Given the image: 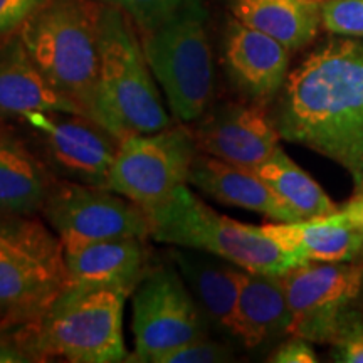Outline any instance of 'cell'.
Masks as SVG:
<instances>
[{
    "label": "cell",
    "instance_id": "cell-1",
    "mask_svg": "<svg viewBox=\"0 0 363 363\" xmlns=\"http://www.w3.org/2000/svg\"><path fill=\"white\" fill-rule=\"evenodd\" d=\"M272 120L281 138L337 162L363 192V39L335 35L308 54Z\"/></svg>",
    "mask_w": 363,
    "mask_h": 363
},
{
    "label": "cell",
    "instance_id": "cell-2",
    "mask_svg": "<svg viewBox=\"0 0 363 363\" xmlns=\"http://www.w3.org/2000/svg\"><path fill=\"white\" fill-rule=\"evenodd\" d=\"M96 29L99 72L93 120L120 142L174 125L128 17L120 9L99 4Z\"/></svg>",
    "mask_w": 363,
    "mask_h": 363
},
{
    "label": "cell",
    "instance_id": "cell-3",
    "mask_svg": "<svg viewBox=\"0 0 363 363\" xmlns=\"http://www.w3.org/2000/svg\"><path fill=\"white\" fill-rule=\"evenodd\" d=\"M128 298L116 289L67 284L44 315L21 331L38 362L51 357L72 363L130 362L123 335Z\"/></svg>",
    "mask_w": 363,
    "mask_h": 363
},
{
    "label": "cell",
    "instance_id": "cell-4",
    "mask_svg": "<svg viewBox=\"0 0 363 363\" xmlns=\"http://www.w3.org/2000/svg\"><path fill=\"white\" fill-rule=\"evenodd\" d=\"M150 238L174 247L214 254L252 272L283 274L306 259L284 249L264 227H254L216 212L187 184L147 212Z\"/></svg>",
    "mask_w": 363,
    "mask_h": 363
},
{
    "label": "cell",
    "instance_id": "cell-5",
    "mask_svg": "<svg viewBox=\"0 0 363 363\" xmlns=\"http://www.w3.org/2000/svg\"><path fill=\"white\" fill-rule=\"evenodd\" d=\"M96 11L86 0H48L19 29L45 79L91 120L99 72Z\"/></svg>",
    "mask_w": 363,
    "mask_h": 363
},
{
    "label": "cell",
    "instance_id": "cell-6",
    "mask_svg": "<svg viewBox=\"0 0 363 363\" xmlns=\"http://www.w3.org/2000/svg\"><path fill=\"white\" fill-rule=\"evenodd\" d=\"M67 286L65 247L30 216L0 214V325H30Z\"/></svg>",
    "mask_w": 363,
    "mask_h": 363
},
{
    "label": "cell",
    "instance_id": "cell-7",
    "mask_svg": "<svg viewBox=\"0 0 363 363\" xmlns=\"http://www.w3.org/2000/svg\"><path fill=\"white\" fill-rule=\"evenodd\" d=\"M142 48L172 116L180 123L202 118L214 93V59L202 0L143 33Z\"/></svg>",
    "mask_w": 363,
    "mask_h": 363
},
{
    "label": "cell",
    "instance_id": "cell-8",
    "mask_svg": "<svg viewBox=\"0 0 363 363\" xmlns=\"http://www.w3.org/2000/svg\"><path fill=\"white\" fill-rule=\"evenodd\" d=\"M291 323L288 333L311 343L337 345L363 323V257L357 261L308 259L283 272Z\"/></svg>",
    "mask_w": 363,
    "mask_h": 363
},
{
    "label": "cell",
    "instance_id": "cell-9",
    "mask_svg": "<svg viewBox=\"0 0 363 363\" xmlns=\"http://www.w3.org/2000/svg\"><path fill=\"white\" fill-rule=\"evenodd\" d=\"M130 298L135 347L130 362L157 363L163 353L208 337L211 323L172 261L152 264Z\"/></svg>",
    "mask_w": 363,
    "mask_h": 363
},
{
    "label": "cell",
    "instance_id": "cell-10",
    "mask_svg": "<svg viewBox=\"0 0 363 363\" xmlns=\"http://www.w3.org/2000/svg\"><path fill=\"white\" fill-rule=\"evenodd\" d=\"M195 157L194 133L184 123L155 133L130 135L120 142L106 189L148 212L187 184Z\"/></svg>",
    "mask_w": 363,
    "mask_h": 363
},
{
    "label": "cell",
    "instance_id": "cell-11",
    "mask_svg": "<svg viewBox=\"0 0 363 363\" xmlns=\"http://www.w3.org/2000/svg\"><path fill=\"white\" fill-rule=\"evenodd\" d=\"M43 214L65 251L99 240L150 235L147 212L106 187L56 180Z\"/></svg>",
    "mask_w": 363,
    "mask_h": 363
},
{
    "label": "cell",
    "instance_id": "cell-12",
    "mask_svg": "<svg viewBox=\"0 0 363 363\" xmlns=\"http://www.w3.org/2000/svg\"><path fill=\"white\" fill-rule=\"evenodd\" d=\"M38 135L43 162L57 179L106 187L120 140L78 113H30L24 116Z\"/></svg>",
    "mask_w": 363,
    "mask_h": 363
},
{
    "label": "cell",
    "instance_id": "cell-13",
    "mask_svg": "<svg viewBox=\"0 0 363 363\" xmlns=\"http://www.w3.org/2000/svg\"><path fill=\"white\" fill-rule=\"evenodd\" d=\"M199 152L230 165L257 170L278 152L281 135L264 104H224L192 131Z\"/></svg>",
    "mask_w": 363,
    "mask_h": 363
},
{
    "label": "cell",
    "instance_id": "cell-14",
    "mask_svg": "<svg viewBox=\"0 0 363 363\" xmlns=\"http://www.w3.org/2000/svg\"><path fill=\"white\" fill-rule=\"evenodd\" d=\"M289 49L238 19L225 30L224 57L234 84L257 104L271 103L289 74Z\"/></svg>",
    "mask_w": 363,
    "mask_h": 363
},
{
    "label": "cell",
    "instance_id": "cell-15",
    "mask_svg": "<svg viewBox=\"0 0 363 363\" xmlns=\"http://www.w3.org/2000/svg\"><path fill=\"white\" fill-rule=\"evenodd\" d=\"M67 284L133 293L152 267L145 238H118L65 251Z\"/></svg>",
    "mask_w": 363,
    "mask_h": 363
},
{
    "label": "cell",
    "instance_id": "cell-16",
    "mask_svg": "<svg viewBox=\"0 0 363 363\" xmlns=\"http://www.w3.org/2000/svg\"><path fill=\"white\" fill-rule=\"evenodd\" d=\"M187 184L214 201L257 212L274 222H299L286 203L257 177L256 172L230 165L211 155H197L190 167Z\"/></svg>",
    "mask_w": 363,
    "mask_h": 363
},
{
    "label": "cell",
    "instance_id": "cell-17",
    "mask_svg": "<svg viewBox=\"0 0 363 363\" xmlns=\"http://www.w3.org/2000/svg\"><path fill=\"white\" fill-rule=\"evenodd\" d=\"M170 261L187 283L208 323L233 335L242 267L214 254L187 247L172 249Z\"/></svg>",
    "mask_w": 363,
    "mask_h": 363
},
{
    "label": "cell",
    "instance_id": "cell-18",
    "mask_svg": "<svg viewBox=\"0 0 363 363\" xmlns=\"http://www.w3.org/2000/svg\"><path fill=\"white\" fill-rule=\"evenodd\" d=\"M51 111L83 115L45 79L19 35H13L0 45V116L24 118Z\"/></svg>",
    "mask_w": 363,
    "mask_h": 363
},
{
    "label": "cell",
    "instance_id": "cell-19",
    "mask_svg": "<svg viewBox=\"0 0 363 363\" xmlns=\"http://www.w3.org/2000/svg\"><path fill=\"white\" fill-rule=\"evenodd\" d=\"M291 323L279 274L242 271L235 308L233 335L247 348L259 347L279 333H288Z\"/></svg>",
    "mask_w": 363,
    "mask_h": 363
},
{
    "label": "cell",
    "instance_id": "cell-20",
    "mask_svg": "<svg viewBox=\"0 0 363 363\" xmlns=\"http://www.w3.org/2000/svg\"><path fill=\"white\" fill-rule=\"evenodd\" d=\"M264 230L303 259L357 261L363 257V229L330 216L264 224Z\"/></svg>",
    "mask_w": 363,
    "mask_h": 363
},
{
    "label": "cell",
    "instance_id": "cell-21",
    "mask_svg": "<svg viewBox=\"0 0 363 363\" xmlns=\"http://www.w3.org/2000/svg\"><path fill=\"white\" fill-rule=\"evenodd\" d=\"M54 182L56 177L40 158L16 136L0 131V214L43 211Z\"/></svg>",
    "mask_w": 363,
    "mask_h": 363
},
{
    "label": "cell",
    "instance_id": "cell-22",
    "mask_svg": "<svg viewBox=\"0 0 363 363\" xmlns=\"http://www.w3.org/2000/svg\"><path fill=\"white\" fill-rule=\"evenodd\" d=\"M234 19L279 40L289 51L310 45L321 27V0H233Z\"/></svg>",
    "mask_w": 363,
    "mask_h": 363
},
{
    "label": "cell",
    "instance_id": "cell-23",
    "mask_svg": "<svg viewBox=\"0 0 363 363\" xmlns=\"http://www.w3.org/2000/svg\"><path fill=\"white\" fill-rule=\"evenodd\" d=\"M254 172L301 220L330 216L338 211L325 190L286 155L281 147Z\"/></svg>",
    "mask_w": 363,
    "mask_h": 363
},
{
    "label": "cell",
    "instance_id": "cell-24",
    "mask_svg": "<svg viewBox=\"0 0 363 363\" xmlns=\"http://www.w3.org/2000/svg\"><path fill=\"white\" fill-rule=\"evenodd\" d=\"M101 6L120 9L140 33L157 29L197 0H93Z\"/></svg>",
    "mask_w": 363,
    "mask_h": 363
},
{
    "label": "cell",
    "instance_id": "cell-25",
    "mask_svg": "<svg viewBox=\"0 0 363 363\" xmlns=\"http://www.w3.org/2000/svg\"><path fill=\"white\" fill-rule=\"evenodd\" d=\"M321 26L333 35L363 39V0H321Z\"/></svg>",
    "mask_w": 363,
    "mask_h": 363
},
{
    "label": "cell",
    "instance_id": "cell-26",
    "mask_svg": "<svg viewBox=\"0 0 363 363\" xmlns=\"http://www.w3.org/2000/svg\"><path fill=\"white\" fill-rule=\"evenodd\" d=\"M230 360H233L230 347L206 337L163 353L162 357H158L157 363H219Z\"/></svg>",
    "mask_w": 363,
    "mask_h": 363
},
{
    "label": "cell",
    "instance_id": "cell-27",
    "mask_svg": "<svg viewBox=\"0 0 363 363\" xmlns=\"http://www.w3.org/2000/svg\"><path fill=\"white\" fill-rule=\"evenodd\" d=\"M48 0H0V35L21 29Z\"/></svg>",
    "mask_w": 363,
    "mask_h": 363
},
{
    "label": "cell",
    "instance_id": "cell-28",
    "mask_svg": "<svg viewBox=\"0 0 363 363\" xmlns=\"http://www.w3.org/2000/svg\"><path fill=\"white\" fill-rule=\"evenodd\" d=\"M38 362L22 338L19 326L0 325V363Z\"/></svg>",
    "mask_w": 363,
    "mask_h": 363
},
{
    "label": "cell",
    "instance_id": "cell-29",
    "mask_svg": "<svg viewBox=\"0 0 363 363\" xmlns=\"http://www.w3.org/2000/svg\"><path fill=\"white\" fill-rule=\"evenodd\" d=\"M311 342L291 335V338L286 340L276 348L274 353L269 357V362L274 363H315L318 362L316 353L311 348Z\"/></svg>",
    "mask_w": 363,
    "mask_h": 363
},
{
    "label": "cell",
    "instance_id": "cell-30",
    "mask_svg": "<svg viewBox=\"0 0 363 363\" xmlns=\"http://www.w3.org/2000/svg\"><path fill=\"white\" fill-rule=\"evenodd\" d=\"M335 347H337L335 352L337 362L363 363V323L348 331Z\"/></svg>",
    "mask_w": 363,
    "mask_h": 363
},
{
    "label": "cell",
    "instance_id": "cell-31",
    "mask_svg": "<svg viewBox=\"0 0 363 363\" xmlns=\"http://www.w3.org/2000/svg\"><path fill=\"white\" fill-rule=\"evenodd\" d=\"M331 217L363 229V192H357L350 202H347L342 208H338L335 214H331Z\"/></svg>",
    "mask_w": 363,
    "mask_h": 363
}]
</instances>
